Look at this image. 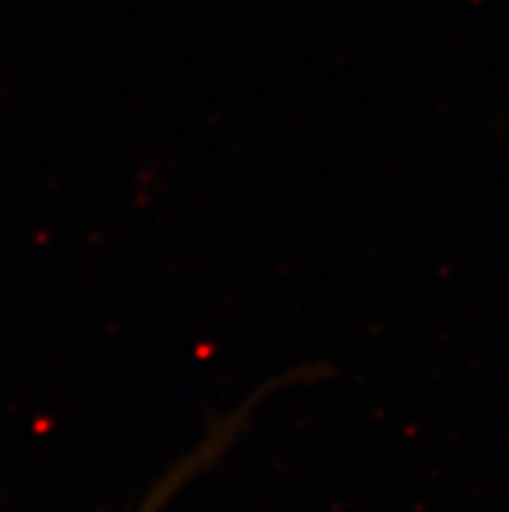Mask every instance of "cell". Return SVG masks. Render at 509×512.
Segmentation results:
<instances>
[{"mask_svg":"<svg viewBox=\"0 0 509 512\" xmlns=\"http://www.w3.org/2000/svg\"><path fill=\"white\" fill-rule=\"evenodd\" d=\"M206 455H208V453H206ZM206 455H198V458H190V463H187V466L182 468V471H177V474H174L172 479L164 481L162 489H159V494H156V500H149V502H146V505H143V510H141V512H156V507H159V502L167 500L169 492H172V489L177 487V484H180V481L185 479V476L190 474V471H193V468H198V463L203 461V458H206Z\"/></svg>","mask_w":509,"mask_h":512,"instance_id":"obj_1","label":"cell"}]
</instances>
